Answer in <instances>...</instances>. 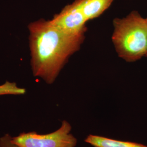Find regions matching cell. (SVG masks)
Segmentation results:
<instances>
[{
  "label": "cell",
  "instance_id": "6da1fadb",
  "mask_svg": "<svg viewBox=\"0 0 147 147\" xmlns=\"http://www.w3.org/2000/svg\"><path fill=\"white\" fill-rule=\"evenodd\" d=\"M28 28L33 74L47 84H52L69 58L80 49L85 34L68 33L50 20L34 21Z\"/></svg>",
  "mask_w": 147,
  "mask_h": 147
},
{
  "label": "cell",
  "instance_id": "7a4b0ae2",
  "mask_svg": "<svg viewBox=\"0 0 147 147\" xmlns=\"http://www.w3.org/2000/svg\"><path fill=\"white\" fill-rule=\"evenodd\" d=\"M112 40L116 53L127 62H134L147 55V18L136 11L113 21Z\"/></svg>",
  "mask_w": 147,
  "mask_h": 147
},
{
  "label": "cell",
  "instance_id": "3957f363",
  "mask_svg": "<svg viewBox=\"0 0 147 147\" xmlns=\"http://www.w3.org/2000/svg\"><path fill=\"white\" fill-rule=\"evenodd\" d=\"M71 126L63 121L61 126L55 131L47 134L36 132H23L11 137L14 144L19 147H75L77 139L71 134Z\"/></svg>",
  "mask_w": 147,
  "mask_h": 147
},
{
  "label": "cell",
  "instance_id": "277c9868",
  "mask_svg": "<svg viewBox=\"0 0 147 147\" xmlns=\"http://www.w3.org/2000/svg\"><path fill=\"white\" fill-rule=\"evenodd\" d=\"M53 25L64 32L74 35L85 34L87 22L76 1L65 6L50 20Z\"/></svg>",
  "mask_w": 147,
  "mask_h": 147
},
{
  "label": "cell",
  "instance_id": "5b68a950",
  "mask_svg": "<svg viewBox=\"0 0 147 147\" xmlns=\"http://www.w3.org/2000/svg\"><path fill=\"white\" fill-rule=\"evenodd\" d=\"M87 21L100 16L112 5L113 0H75Z\"/></svg>",
  "mask_w": 147,
  "mask_h": 147
},
{
  "label": "cell",
  "instance_id": "8992f818",
  "mask_svg": "<svg viewBox=\"0 0 147 147\" xmlns=\"http://www.w3.org/2000/svg\"><path fill=\"white\" fill-rule=\"evenodd\" d=\"M84 141L94 147H147L136 142L116 140L94 135H89Z\"/></svg>",
  "mask_w": 147,
  "mask_h": 147
},
{
  "label": "cell",
  "instance_id": "52a82bcc",
  "mask_svg": "<svg viewBox=\"0 0 147 147\" xmlns=\"http://www.w3.org/2000/svg\"><path fill=\"white\" fill-rule=\"evenodd\" d=\"M26 92V89L18 87L16 82L6 81L4 84L0 85V95H23Z\"/></svg>",
  "mask_w": 147,
  "mask_h": 147
},
{
  "label": "cell",
  "instance_id": "ba28073f",
  "mask_svg": "<svg viewBox=\"0 0 147 147\" xmlns=\"http://www.w3.org/2000/svg\"><path fill=\"white\" fill-rule=\"evenodd\" d=\"M11 135L7 134L0 138V147H19L11 141Z\"/></svg>",
  "mask_w": 147,
  "mask_h": 147
},
{
  "label": "cell",
  "instance_id": "9c48e42d",
  "mask_svg": "<svg viewBox=\"0 0 147 147\" xmlns=\"http://www.w3.org/2000/svg\"><path fill=\"white\" fill-rule=\"evenodd\" d=\"M146 57H147V56H146Z\"/></svg>",
  "mask_w": 147,
  "mask_h": 147
}]
</instances>
